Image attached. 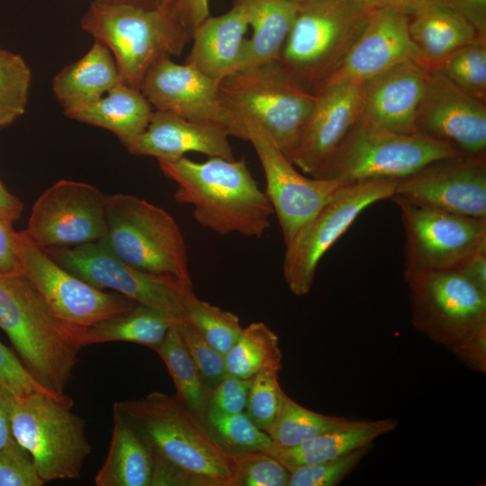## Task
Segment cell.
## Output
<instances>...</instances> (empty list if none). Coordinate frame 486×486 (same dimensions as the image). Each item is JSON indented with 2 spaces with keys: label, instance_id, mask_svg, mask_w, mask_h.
Masks as SVG:
<instances>
[{
  "label": "cell",
  "instance_id": "cell-1",
  "mask_svg": "<svg viewBox=\"0 0 486 486\" xmlns=\"http://www.w3.org/2000/svg\"><path fill=\"white\" fill-rule=\"evenodd\" d=\"M152 456L151 486H236L237 458L176 393L115 402Z\"/></svg>",
  "mask_w": 486,
  "mask_h": 486
},
{
  "label": "cell",
  "instance_id": "cell-2",
  "mask_svg": "<svg viewBox=\"0 0 486 486\" xmlns=\"http://www.w3.org/2000/svg\"><path fill=\"white\" fill-rule=\"evenodd\" d=\"M158 164L177 185L175 201L191 205L193 217L202 228L221 236L237 233L258 238L270 227L273 207L244 158L212 157L198 162L183 157Z\"/></svg>",
  "mask_w": 486,
  "mask_h": 486
},
{
  "label": "cell",
  "instance_id": "cell-3",
  "mask_svg": "<svg viewBox=\"0 0 486 486\" xmlns=\"http://www.w3.org/2000/svg\"><path fill=\"white\" fill-rule=\"evenodd\" d=\"M0 328L32 376L73 403L65 388L85 347V328L59 320L22 273L0 274Z\"/></svg>",
  "mask_w": 486,
  "mask_h": 486
},
{
  "label": "cell",
  "instance_id": "cell-4",
  "mask_svg": "<svg viewBox=\"0 0 486 486\" xmlns=\"http://www.w3.org/2000/svg\"><path fill=\"white\" fill-rule=\"evenodd\" d=\"M81 27L109 49L122 81L139 90L154 64L180 56L192 39L172 7L94 1Z\"/></svg>",
  "mask_w": 486,
  "mask_h": 486
},
{
  "label": "cell",
  "instance_id": "cell-5",
  "mask_svg": "<svg viewBox=\"0 0 486 486\" xmlns=\"http://www.w3.org/2000/svg\"><path fill=\"white\" fill-rule=\"evenodd\" d=\"M372 8L362 0H299L279 62L316 94L361 32Z\"/></svg>",
  "mask_w": 486,
  "mask_h": 486
},
{
  "label": "cell",
  "instance_id": "cell-6",
  "mask_svg": "<svg viewBox=\"0 0 486 486\" xmlns=\"http://www.w3.org/2000/svg\"><path fill=\"white\" fill-rule=\"evenodd\" d=\"M106 230L96 241L136 268L192 283L187 248L166 211L132 194L106 195Z\"/></svg>",
  "mask_w": 486,
  "mask_h": 486
},
{
  "label": "cell",
  "instance_id": "cell-7",
  "mask_svg": "<svg viewBox=\"0 0 486 486\" xmlns=\"http://www.w3.org/2000/svg\"><path fill=\"white\" fill-rule=\"evenodd\" d=\"M220 94L243 131L242 119L256 122L292 160L316 94L298 85L279 60L231 74L220 82Z\"/></svg>",
  "mask_w": 486,
  "mask_h": 486
},
{
  "label": "cell",
  "instance_id": "cell-8",
  "mask_svg": "<svg viewBox=\"0 0 486 486\" xmlns=\"http://www.w3.org/2000/svg\"><path fill=\"white\" fill-rule=\"evenodd\" d=\"M70 409L45 393L12 397L14 437L32 455L44 484L78 479L91 453L86 422Z\"/></svg>",
  "mask_w": 486,
  "mask_h": 486
},
{
  "label": "cell",
  "instance_id": "cell-9",
  "mask_svg": "<svg viewBox=\"0 0 486 486\" xmlns=\"http://www.w3.org/2000/svg\"><path fill=\"white\" fill-rule=\"evenodd\" d=\"M459 154L464 153L424 134L395 132L359 118L320 178L347 182L400 179L435 160Z\"/></svg>",
  "mask_w": 486,
  "mask_h": 486
},
{
  "label": "cell",
  "instance_id": "cell-10",
  "mask_svg": "<svg viewBox=\"0 0 486 486\" xmlns=\"http://www.w3.org/2000/svg\"><path fill=\"white\" fill-rule=\"evenodd\" d=\"M404 227L406 281L413 275L456 269L470 256L486 251V218H473L422 206L397 195Z\"/></svg>",
  "mask_w": 486,
  "mask_h": 486
},
{
  "label": "cell",
  "instance_id": "cell-11",
  "mask_svg": "<svg viewBox=\"0 0 486 486\" xmlns=\"http://www.w3.org/2000/svg\"><path fill=\"white\" fill-rule=\"evenodd\" d=\"M43 249L64 269L95 288L112 289L182 320H184L189 302L196 296L193 283L130 266L96 241L72 248Z\"/></svg>",
  "mask_w": 486,
  "mask_h": 486
},
{
  "label": "cell",
  "instance_id": "cell-12",
  "mask_svg": "<svg viewBox=\"0 0 486 486\" xmlns=\"http://www.w3.org/2000/svg\"><path fill=\"white\" fill-rule=\"evenodd\" d=\"M405 282L411 323L431 341L449 350L486 328V293L456 269L421 273Z\"/></svg>",
  "mask_w": 486,
  "mask_h": 486
},
{
  "label": "cell",
  "instance_id": "cell-13",
  "mask_svg": "<svg viewBox=\"0 0 486 486\" xmlns=\"http://www.w3.org/2000/svg\"><path fill=\"white\" fill-rule=\"evenodd\" d=\"M398 180L386 178L354 182L346 192L326 204L285 245L283 274L294 295L304 296L310 292L323 256L364 210L394 194Z\"/></svg>",
  "mask_w": 486,
  "mask_h": 486
},
{
  "label": "cell",
  "instance_id": "cell-14",
  "mask_svg": "<svg viewBox=\"0 0 486 486\" xmlns=\"http://www.w3.org/2000/svg\"><path fill=\"white\" fill-rule=\"evenodd\" d=\"M240 122L245 140L251 143L260 161L266 182L265 193L286 245L354 182L302 175L259 124L249 119H242Z\"/></svg>",
  "mask_w": 486,
  "mask_h": 486
},
{
  "label": "cell",
  "instance_id": "cell-15",
  "mask_svg": "<svg viewBox=\"0 0 486 486\" xmlns=\"http://www.w3.org/2000/svg\"><path fill=\"white\" fill-rule=\"evenodd\" d=\"M16 249L22 274L53 313L66 323L89 327L120 315L138 303L116 292L95 288L72 274L22 231L16 233Z\"/></svg>",
  "mask_w": 486,
  "mask_h": 486
},
{
  "label": "cell",
  "instance_id": "cell-16",
  "mask_svg": "<svg viewBox=\"0 0 486 486\" xmlns=\"http://www.w3.org/2000/svg\"><path fill=\"white\" fill-rule=\"evenodd\" d=\"M105 198L92 184L59 180L35 202L22 233L41 248L98 241L106 230Z\"/></svg>",
  "mask_w": 486,
  "mask_h": 486
},
{
  "label": "cell",
  "instance_id": "cell-17",
  "mask_svg": "<svg viewBox=\"0 0 486 486\" xmlns=\"http://www.w3.org/2000/svg\"><path fill=\"white\" fill-rule=\"evenodd\" d=\"M140 91L158 111L186 120L225 129L230 136L244 140V131L220 94V82L194 66L165 58L154 64Z\"/></svg>",
  "mask_w": 486,
  "mask_h": 486
},
{
  "label": "cell",
  "instance_id": "cell-18",
  "mask_svg": "<svg viewBox=\"0 0 486 486\" xmlns=\"http://www.w3.org/2000/svg\"><path fill=\"white\" fill-rule=\"evenodd\" d=\"M393 195L454 214L486 218L485 156L435 160L398 180Z\"/></svg>",
  "mask_w": 486,
  "mask_h": 486
},
{
  "label": "cell",
  "instance_id": "cell-19",
  "mask_svg": "<svg viewBox=\"0 0 486 486\" xmlns=\"http://www.w3.org/2000/svg\"><path fill=\"white\" fill-rule=\"evenodd\" d=\"M416 132L464 154L485 156V103L431 70L418 111Z\"/></svg>",
  "mask_w": 486,
  "mask_h": 486
},
{
  "label": "cell",
  "instance_id": "cell-20",
  "mask_svg": "<svg viewBox=\"0 0 486 486\" xmlns=\"http://www.w3.org/2000/svg\"><path fill=\"white\" fill-rule=\"evenodd\" d=\"M409 21L410 14L396 7L372 9L358 37L323 86L335 82L361 84L408 60L428 68L410 38Z\"/></svg>",
  "mask_w": 486,
  "mask_h": 486
},
{
  "label": "cell",
  "instance_id": "cell-21",
  "mask_svg": "<svg viewBox=\"0 0 486 486\" xmlns=\"http://www.w3.org/2000/svg\"><path fill=\"white\" fill-rule=\"evenodd\" d=\"M303 125L291 162L320 178L329 159L362 113V83L325 84Z\"/></svg>",
  "mask_w": 486,
  "mask_h": 486
},
{
  "label": "cell",
  "instance_id": "cell-22",
  "mask_svg": "<svg viewBox=\"0 0 486 486\" xmlns=\"http://www.w3.org/2000/svg\"><path fill=\"white\" fill-rule=\"evenodd\" d=\"M430 71L421 63L408 60L363 82L360 119L395 132H416L418 111Z\"/></svg>",
  "mask_w": 486,
  "mask_h": 486
},
{
  "label": "cell",
  "instance_id": "cell-23",
  "mask_svg": "<svg viewBox=\"0 0 486 486\" xmlns=\"http://www.w3.org/2000/svg\"><path fill=\"white\" fill-rule=\"evenodd\" d=\"M229 137L221 127L156 110L143 134L128 151L136 156L153 157L158 161L178 159L189 152L231 159L234 156Z\"/></svg>",
  "mask_w": 486,
  "mask_h": 486
},
{
  "label": "cell",
  "instance_id": "cell-24",
  "mask_svg": "<svg viewBox=\"0 0 486 486\" xmlns=\"http://www.w3.org/2000/svg\"><path fill=\"white\" fill-rule=\"evenodd\" d=\"M248 28L247 0H236L219 16H208L192 33L186 63L221 82L240 68Z\"/></svg>",
  "mask_w": 486,
  "mask_h": 486
},
{
  "label": "cell",
  "instance_id": "cell-25",
  "mask_svg": "<svg viewBox=\"0 0 486 486\" xmlns=\"http://www.w3.org/2000/svg\"><path fill=\"white\" fill-rule=\"evenodd\" d=\"M153 111L142 93L123 82L96 101L64 114L112 132L127 150L143 134Z\"/></svg>",
  "mask_w": 486,
  "mask_h": 486
},
{
  "label": "cell",
  "instance_id": "cell-26",
  "mask_svg": "<svg viewBox=\"0 0 486 486\" xmlns=\"http://www.w3.org/2000/svg\"><path fill=\"white\" fill-rule=\"evenodd\" d=\"M392 418L380 419L356 418L351 424L323 433L293 447L271 445L264 450L290 471L337 458L374 441L398 427Z\"/></svg>",
  "mask_w": 486,
  "mask_h": 486
},
{
  "label": "cell",
  "instance_id": "cell-27",
  "mask_svg": "<svg viewBox=\"0 0 486 486\" xmlns=\"http://www.w3.org/2000/svg\"><path fill=\"white\" fill-rule=\"evenodd\" d=\"M120 82L122 77L112 54L95 40L81 58L55 76L52 91L66 112L96 101Z\"/></svg>",
  "mask_w": 486,
  "mask_h": 486
},
{
  "label": "cell",
  "instance_id": "cell-28",
  "mask_svg": "<svg viewBox=\"0 0 486 486\" xmlns=\"http://www.w3.org/2000/svg\"><path fill=\"white\" fill-rule=\"evenodd\" d=\"M410 15V38L430 70L455 50L485 37L461 14L440 4L426 1Z\"/></svg>",
  "mask_w": 486,
  "mask_h": 486
},
{
  "label": "cell",
  "instance_id": "cell-29",
  "mask_svg": "<svg viewBox=\"0 0 486 486\" xmlns=\"http://www.w3.org/2000/svg\"><path fill=\"white\" fill-rule=\"evenodd\" d=\"M152 456L146 443L114 402L107 456L94 477L96 486H151Z\"/></svg>",
  "mask_w": 486,
  "mask_h": 486
},
{
  "label": "cell",
  "instance_id": "cell-30",
  "mask_svg": "<svg viewBox=\"0 0 486 486\" xmlns=\"http://www.w3.org/2000/svg\"><path fill=\"white\" fill-rule=\"evenodd\" d=\"M248 26L241 69L278 60L292 26L299 0H247Z\"/></svg>",
  "mask_w": 486,
  "mask_h": 486
},
{
  "label": "cell",
  "instance_id": "cell-31",
  "mask_svg": "<svg viewBox=\"0 0 486 486\" xmlns=\"http://www.w3.org/2000/svg\"><path fill=\"white\" fill-rule=\"evenodd\" d=\"M181 321L165 311L137 303L120 315L86 327L83 344L87 346L122 341L155 350L163 342L168 330Z\"/></svg>",
  "mask_w": 486,
  "mask_h": 486
},
{
  "label": "cell",
  "instance_id": "cell-32",
  "mask_svg": "<svg viewBox=\"0 0 486 486\" xmlns=\"http://www.w3.org/2000/svg\"><path fill=\"white\" fill-rule=\"evenodd\" d=\"M177 325L178 323L168 330L163 342L154 351L165 363L175 383L177 396L204 422L212 390L204 382L188 353Z\"/></svg>",
  "mask_w": 486,
  "mask_h": 486
},
{
  "label": "cell",
  "instance_id": "cell-33",
  "mask_svg": "<svg viewBox=\"0 0 486 486\" xmlns=\"http://www.w3.org/2000/svg\"><path fill=\"white\" fill-rule=\"evenodd\" d=\"M224 358L228 374L251 379L264 368L280 371L283 355L277 335L259 321L242 328Z\"/></svg>",
  "mask_w": 486,
  "mask_h": 486
},
{
  "label": "cell",
  "instance_id": "cell-34",
  "mask_svg": "<svg viewBox=\"0 0 486 486\" xmlns=\"http://www.w3.org/2000/svg\"><path fill=\"white\" fill-rule=\"evenodd\" d=\"M356 418L330 416L312 411L284 394L277 416L265 431L273 445L293 447L323 433L351 424Z\"/></svg>",
  "mask_w": 486,
  "mask_h": 486
},
{
  "label": "cell",
  "instance_id": "cell-35",
  "mask_svg": "<svg viewBox=\"0 0 486 486\" xmlns=\"http://www.w3.org/2000/svg\"><path fill=\"white\" fill-rule=\"evenodd\" d=\"M438 71L462 90L485 103L486 37H479L440 61Z\"/></svg>",
  "mask_w": 486,
  "mask_h": 486
},
{
  "label": "cell",
  "instance_id": "cell-36",
  "mask_svg": "<svg viewBox=\"0 0 486 486\" xmlns=\"http://www.w3.org/2000/svg\"><path fill=\"white\" fill-rule=\"evenodd\" d=\"M204 423L218 443L233 455L264 451L273 443L243 411L235 414L207 413Z\"/></svg>",
  "mask_w": 486,
  "mask_h": 486
},
{
  "label": "cell",
  "instance_id": "cell-37",
  "mask_svg": "<svg viewBox=\"0 0 486 486\" xmlns=\"http://www.w3.org/2000/svg\"><path fill=\"white\" fill-rule=\"evenodd\" d=\"M32 72L19 54L0 49V130L24 114Z\"/></svg>",
  "mask_w": 486,
  "mask_h": 486
},
{
  "label": "cell",
  "instance_id": "cell-38",
  "mask_svg": "<svg viewBox=\"0 0 486 486\" xmlns=\"http://www.w3.org/2000/svg\"><path fill=\"white\" fill-rule=\"evenodd\" d=\"M184 321L222 355L230 350L242 330L237 315L197 296L189 302Z\"/></svg>",
  "mask_w": 486,
  "mask_h": 486
},
{
  "label": "cell",
  "instance_id": "cell-39",
  "mask_svg": "<svg viewBox=\"0 0 486 486\" xmlns=\"http://www.w3.org/2000/svg\"><path fill=\"white\" fill-rule=\"evenodd\" d=\"M373 445L364 446L328 461L290 471L287 486H336L350 474Z\"/></svg>",
  "mask_w": 486,
  "mask_h": 486
},
{
  "label": "cell",
  "instance_id": "cell-40",
  "mask_svg": "<svg viewBox=\"0 0 486 486\" xmlns=\"http://www.w3.org/2000/svg\"><path fill=\"white\" fill-rule=\"evenodd\" d=\"M279 370L264 368L252 378L245 412L263 431L275 419L284 394L278 381Z\"/></svg>",
  "mask_w": 486,
  "mask_h": 486
},
{
  "label": "cell",
  "instance_id": "cell-41",
  "mask_svg": "<svg viewBox=\"0 0 486 486\" xmlns=\"http://www.w3.org/2000/svg\"><path fill=\"white\" fill-rule=\"evenodd\" d=\"M236 486H287L290 472L265 451L236 455Z\"/></svg>",
  "mask_w": 486,
  "mask_h": 486
},
{
  "label": "cell",
  "instance_id": "cell-42",
  "mask_svg": "<svg viewBox=\"0 0 486 486\" xmlns=\"http://www.w3.org/2000/svg\"><path fill=\"white\" fill-rule=\"evenodd\" d=\"M177 328L204 382L212 390L227 374L224 355L209 344L188 322L183 320Z\"/></svg>",
  "mask_w": 486,
  "mask_h": 486
},
{
  "label": "cell",
  "instance_id": "cell-43",
  "mask_svg": "<svg viewBox=\"0 0 486 486\" xmlns=\"http://www.w3.org/2000/svg\"><path fill=\"white\" fill-rule=\"evenodd\" d=\"M30 453L15 438L0 450V486H41Z\"/></svg>",
  "mask_w": 486,
  "mask_h": 486
},
{
  "label": "cell",
  "instance_id": "cell-44",
  "mask_svg": "<svg viewBox=\"0 0 486 486\" xmlns=\"http://www.w3.org/2000/svg\"><path fill=\"white\" fill-rule=\"evenodd\" d=\"M0 385L14 397L32 393H45L54 397L61 403L72 408L67 402L40 384L28 372L21 360L0 342Z\"/></svg>",
  "mask_w": 486,
  "mask_h": 486
},
{
  "label": "cell",
  "instance_id": "cell-45",
  "mask_svg": "<svg viewBox=\"0 0 486 486\" xmlns=\"http://www.w3.org/2000/svg\"><path fill=\"white\" fill-rule=\"evenodd\" d=\"M250 382L251 379H243L227 373L212 389L206 414H235L245 411Z\"/></svg>",
  "mask_w": 486,
  "mask_h": 486
},
{
  "label": "cell",
  "instance_id": "cell-46",
  "mask_svg": "<svg viewBox=\"0 0 486 486\" xmlns=\"http://www.w3.org/2000/svg\"><path fill=\"white\" fill-rule=\"evenodd\" d=\"M449 351L467 368L486 373V328L454 346Z\"/></svg>",
  "mask_w": 486,
  "mask_h": 486
},
{
  "label": "cell",
  "instance_id": "cell-47",
  "mask_svg": "<svg viewBox=\"0 0 486 486\" xmlns=\"http://www.w3.org/2000/svg\"><path fill=\"white\" fill-rule=\"evenodd\" d=\"M13 223L0 219V274H22Z\"/></svg>",
  "mask_w": 486,
  "mask_h": 486
},
{
  "label": "cell",
  "instance_id": "cell-48",
  "mask_svg": "<svg viewBox=\"0 0 486 486\" xmlns=\"http://www.w3.org/2000/svg\"><path fill=\"white\" fill-rule=\"evenodd\" d=\"M446 5L469 21L482 36H486V0H428Z\"/></svg>",
  "mask_w": 486,
  "mask_h": 486
},
{
  "label": "cell",
  "instance_id": "cell-49",
  "mask_svg": "<svg viewBox=\"0 0 486 486\" xmlns=\"http://www.w3.org/2000/svg\"><path fill=\"white\" fill-rule=\"evenodd\" d=\"M176 13L182 24L191 32L209 14V0H176Z\"/></svg>",
  "mask_w": 486,
  "mask_h": 486
},
{
  "label": "cell",
  "instance_id": "cell-50",
  "mask_svg": "<svg viewBox=\"0 0 486 486\" xmlns=\"http://www.w3.org/2000/svg\"><path fill=\"white\" fill-rule=\"evenodd\" d=\"M456 270L476 288L486 293V251L470 256Z\"/></svg>",
  "mask_w": 486,
  "mask_h": 486
},
{
  "label": "cell",
  "instance_id": "cell-51",
  "mask_svg": "<svg viewBox=\"0 0 486 486\" xmlns=\"http://www.w3.org/2000/svg\"><path fill=\"white\" fill-rule=\"evenodd\" d=\"M13 396L0 385V450L14 439L10 416Z\"/></svg>",
  "mask_w": 486,
  "mask_h": 486
},
{
  "label": "cell",
  "instance_id": "cell-52",
  "mask_svg": "<svg viewBox=\"0 0 486 486\" xmlns=\"http://www.w3.org/2000/svg\"><path fill=\"white\" fill-rule=\"evenodd\" d=\"M22 210V202L0 181V219L14 223L21 218Z\"/></svg>",
  "mask_w": 486,
  "mask_h": 486
},
{
  "label": "cell",
  "instance_id": "cell-53",
  "mask_svg": "<svg viewBox=\"0 0 486 486\" xmlns=\"http://www.w3.org/2000/svg\"><path fill=\"white\" fill-rule=\"evenodd\" d=\"M372 9L392 6L399 8L410 15L413 14L427 0H362Z\"/></svg>",
  "mask_w": 486,
  "mask_h": 486
},
{
  "label": "cell",
  "instance_id": "cell-54",
  "mask_svg": "<svg viewBox=\"0 0 486 486\" xmlns=\"http://www.w3.org/2000/svg\"><path fill=\"white\" fill-rule=\"evenodd\" d=\"M103 3L114 4H132L153 7H172L175 8L176 0H94Z\"/></svg>",
  "mask_w": 486,
  "mask_h": 486
}]
</instances>
